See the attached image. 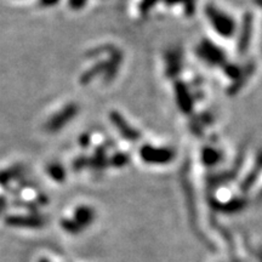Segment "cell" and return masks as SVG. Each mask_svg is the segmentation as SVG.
Instances as JSON below:
<instances>
[{
	"label": "cell",
	"instance_id": "11",
	"mask_svg": "<svg viewBox=\"0 0 262 262\" xmlns=\"http://www.w3.org/2000/svg\"><path fill=\"white\" fill-rule=\"evenodd\" d=\"M261 173H262V149L256 155V158H255V162H254V166L249 170L247 176H245L243 181H242V185L239 186L241 191L243 193H247L250 191V189L254 187L255 183H256L258 178H260Z\"/></svg>",
	"mask_w": 262,
	"mask_h": 262
},
{
	"label": "cell",
	"instance_id": "17",
	"mask_svg": "<svg viewBox=\"0 0 262 262\" xmlns=\"http://www.w3.org/2000/svg\"><path fill=\"white\" fill-rule=\"evenodd\" d=\"M104 70H106V61H98L95 63L93 67L89 68L80 75V84L81 85H88L91 81L96 79L98 75H103Z\"/></svg>",
	"mask_w": 262,
	"mask_h": 262
},
{
	"label": "cell",
	"instance_id": "4",
	"mask_svg": "<svg viewBox=\"0 0 262 262\" xmlns=\"http://www.w3.org/2000/svg\"><path fill=\"white\" fill-rule=\"evenodd\" d=\"M78 113H79V106L77 103L72 102L66 104L61 111L55 113L48 120V123L45 124V129L49 133H57V131L63 129L67 124H70L77 117Z\"/></svg>",
	"mask_w": 262,
	"mask_h": 262
},
{
	"label": "cell",
	"instance_id": "30",
	"mask_svg": "<svg viewBox=\"0 0 262 262\" xmlns=\"http://www.w3.org/2000/svg\"><path fill=\"white\" fill-rule=\"evenodd\" d=\"M257 198L260 199V201H262V189H261L260 192H258V195H257Z\"/></svg>",
	"mask_w": 262,
	"mask_h": 262
},
{
	"label": "cell",
	"instance_id": "3",
	"mask_svg": "<svg viewBox=\"0 0 262 262\" xmlns=\"http://www.w3.org/2000/svg\"><path fill=\"white\" fill-rule=\"evenodd\" d=\"M196 55L209 66H221L224 67L226 63V55L220 47L214 44L209 39H203L201 44L196 47Z\"/></svg>",
	"mask_w": 262,
	"mask_h": 262
},
{
	"label": "cell",
	"instance_id": "12",
	"mask_svg": "<svg viewBox=\"0 0 262 262\" xmlns=\"http://www.w3.org/2000/svg\"><path fill=\"white\" fill-rule=\"evenodd\" d=\"M6 224L14 227L38 228L44 225V220L38 216H10L6 219Z\"/></svg>",
	"mask_w": 262,
	"mask_h": 262
},
{
	"label": "cell",
	"instance_id": "22",
	"mask_svg": "<svg viewBox=\"0 0 262 262\" xmlns=\"http://www.w3.org/2000/svg\"><path fill=\"white\" fill-rule=\"evenodd\" d=\"M224 71H225L226 75L229 77V79H232L233 81L235 79H238V77L242 73V68H239L238 66H235V64L225 63L224 64Z\"/></svg>",
	"mask_w": 262,
	"mask_h": 262
},
{
	"label": "cell",
	"instance_id": "26",
	"mask_svg": "<svg viewBox=\"0 0 262 262\" xmlns=\"http://www.w3.org/2000/svg\"><path fill=\"white\" fill-rule=\"evenodd\" d=\"M90 142H91V135H90V134H83V135H81V136L79 137V143H80V146L84 147V148H86V147H89Z\"/></svg>",
	"mask_w": 262,
	"mask_h": 262
},
{
	"label": "cell",
	"instance_id": "21",
	"mask_svg": "<svg viewBox=\"0 0 262 262\" xmlns=\"http://www.w3.org/2000/svg\"><path fill=\"white\" fill-rule=\"evenodd\" d=\"M159 0H141L139 4V12L141 16H147L155 6L158 4Z\"/></svg>",
	"mask_w": 262,
	"mask_h": 262
},
{
	"label": "cell",
	"instance_id": "8",
	"mask_svg": "<svg viewBox=\"0 0 262 262\" xmlns=\"http://www.w3.org/2000/svg\"><path fill=\"white\" fill-rule=\"evenodd\" d=\"M165 60V75L169 79H175L182 70V51L178 48L166 50L164 55Z\"/></svg>",
	"mask_w": 262,
	"mask_h": 262
},
{
	"label": "cell",
	"instance_id": "23",
	"mask_svg": "<svg viewBox=\"0 0 262 262\" xmlns=\"http://www.w3.org/2000/svg\"><path fill=\"white\" fill-rule=\"evenodd\" d=\"M183 9H185V14L188 17L194 15L195 12V0H185L183 2Z\"/></svg>",
	"mask_w": 262,
	"mask_h": 262
},
{
	"label": "cell",
	"instance_id": "28",
	"mask_svg": "<svg viewBox=\"0 0 262 262\" xmlns=\"http://www.w3.org/2000/svg\"><path fill=\"white\" fill-rule=\"evenodd\" d=\"M183 2H185V0H164V3L169 6H172L176 4H183Z\"/></svg>",
	"mask_w": 262,
	"mask_h": 262
},
{
	"label": "cell",
	"instance_id": "6",
	"mask_svg": "<svg viewBox=\"0 0 262 262\" xmlns=\"http://www.w3.org/2000/svg\"><path fill=\"white\" fill-rule=\"evenodd\" d=\"M110 119L114 125V127L119 131L120 136H122L123 139L131 141V142H136V141H139L141 139L140 131L131 125V124L127 122L125 118H124L119 112H117V111L111 112Z\"/></svg>",
	"mask_w": 262,
	"mask_h": 262
},
{
	"label": "cell",
	"instance_id": "19",
	"mask_svg": "<svg viewBox=\"0 0 262 262\" xmlns=\"http://www.w3.org/2000/svg\"><path fill=\"white\" fill-rule=\"evenodd\" d=\"M21 166H14V168L0 172V185L5 186L6 183H9L11 180L17 178L19 173H21Z\"/></svg>",
	"mask_w": 262,
	"mask_h": 262
},
{
	"label": "cell",
	"instance_id": "25",
	"mask_svg": "<svg viewBox=\"0 0 262 262\" xmlns=\"http://www.w3.org/2000/svg\"><path fill=\"white\" fill-rule=\"evenodd\" d=\"M86 2L88 0H68V5H70V8L72 10L78 11V10L83 9L84 6L86 5Z\"/></svg>",
	"mask_w": 262,
	"mask_h": 262
},
{
	"label": "cell",
	"instance_id": "27",
	"mask_svg": "<svg viewBox=\"0 0 262 262\" xmlns=\"http://www.w3.org/2000/svg\"><path fill=\"white\" fill-rule=\"evenodd\" d=\"M60 3V0H40V5L44 8H51Z\"/></svg>",
	"mask_w": 262,
	"mask_h": 262
},
{
	"label": "cell",
	"instance_id": "7",
	"mask_svg": "<svg viewBox=\"0 0 262 262\" xmlns=\"http://www.w3.org/2000/svg\"><path fill=\"white\" fill-rule=\"evenodd\" d=\"M173 91H175L176 104H178L179 110L183 114H191L193 112V108H194V98L189 93L187 85L181 80L175 81Z\"/></svg>",
	"mask_w": 262,
	"mask_h": 262
},
{
	"label": "cell",
	"instance_id": "20",
	"mask_svg": "<svg viewBox=\"0 0 262 262\" xmlns=\"http://www.w3.org/2000/svg\"><path fill=\"white\" fill-rule=\"evenodd\" d=\"M129 162H130V156L127 155V153L119 152L108 160V164H111L113 168L119 169V168H124V166H125Z\"/></svg>",
	"mask_w": 262,
	"mask_h": 262
},
{
	"label": "cell",
	"instance_id": "5",
	"mask_svg": "<svg viewBox=\"0 0 262 262\" xmlns=\"http://www.w3.org/2000/svg\"><path fill=\"white\" fill-rule=\"evenodd\" d=\"M254 33V16L250 12H247L242 19L241 29H239L237 50L241 55H245L250 48L251 38Z\"/></svg>",
	"mask_w": 262,
	"mask_h": 262
},
{
	"label": "cell",
	"instance_id": "10",
	"mask_svg": "<svg viewBox=\"0 0 262 262\" xmlns=\"http://www.w3.org/2000/svg\"><path fill=\"white\" fill-rule=\"evenodd\" d=\"M210 203L215 210L225 212V214H235V212L244 210L248 205L247 198L244 196H235L225 203L216 201V199H210Z\"/></svg>",
	"mask_w": 262,
	"mask_h": 262
},
{
	"label": "cell",
	"instance_id": "15",
	"mask_svg": "<svg viewBox=\"0 0 262 262\" xmlns=\"http://www.w3.org/2000/svg\"><path fill=\"white\" fill-rule=\"evenodd\" d=\"M95 219V211L93 208L86 205H81L75 209L74 211V222L78 225V227L83 229L86 226H89Z\"/></svg>",
	"mask_w": 262,
	"mask_h": 262
},
{
	"label": "cell",
	"instance_id": "14",
	"mask_svg": "<svg viewBox=\"0 0 262 262\" xmlns=\"http://www.w3.org/2000/svg\"><path fill=\"white\" fill-rule=\"evenodd\" d=\"M108 166L107 148L106 146H100L95 150L94 156L88 158V168L94 169L95 171H101Z\"/></svg>",
	"mask_w": 262,
	"mask_h": 262
},
{
	"label": "cell",
	"instance_id": "29",
	"mask_svg": "<svg viewBox=\"0 0 262 262\" xmlns=\"http://www.w3.org/2000/svg\"><path fill=\"white\" fill-rule=\"evenodd\" d=\"M5 205H6V201H5V198H3V196H0V212H2L3 210H4Z\"/></svg>",
	"mask_w": 262,
	"mask_h": 262
},
{
	"label": "cell",
	"instance_id": "9",
	"mask_svg": "<svg viewBox=\"0 0 262 262\" xmlns=\"http://www.w3.org/2000/svg\"><path fill=\"white\" fill-rule=\"evenodd\" d=\"M123 63V52L119 49L113 47L108 54V60L106 61V70L103 73L104 83H111L119 73L120 66Z\"/></svg>",
	"mask_w": 262,
	"mask_h": 262
},
{
	"label": "cell",
	"instance_id": "16",
	"mask_svg": "<svg viewBox=\"0 0 262 262\" xmlns=\"http://www.w3.org/2000/svg\"><path fill=\"white\" fill-rule=\"evenodd\" d=\"M201 160L203 165L208 166V168H212V166L221 163L222 153L219 149L214 148V147H204L201 152Z\"/></svg>",
	"mask_w": 262,
	"mask_h": 262
},
{
	"label": "cell",
	"instance_id": "1",
	"mask_svg": "<svg viewBox=\"0 0 262 262\" xmlns=\"http://www.w3.org/2000/svg\"><path fill=\"white\" fill-rule=\"evenodd\" d=\"M205 15L219 35L224 38H232L235 34L237 25L234 18H232L225 11L216 8L215 5H208L205 8Z\"/></svg>",
	"mask_w": 262,
	"mask_h": 262
},
{
	"label": "cell",
	"instance_id": "18",
	"mask_svg": "<svg viewBox=\"0 0 262 262\" xmlns=\"http://www.w3.org/2000/svg\"><path fill=\"white\" fill-rule=\"evenodd\" d=\"M47 171L49 176L56 182H63L66 180V170L61 164L58 163H52L50 165H48Z\"/></svg>",
	"mask_w": 262,
	"mask_h": 262
},
{
	"label": "cell",
	"instance_id": "24",
	"mask_svg": "<svg viewBox=\"0 0 262 262\" xmlns=\"http://www.w3.org/2000/svg\"><path fill=\"white\" fill-rule=\"evenodd\" d=\"M85 168H88V157H78L73 162V169L75 171H80Z\"/></svg>",
	"mask_w": 262,
	"mask_h": 262
},
{
	"label": "cell",
	"instance_id": "13",
	"mask_svg": "<svg viewBox=\"0 0 262 262\" xmlns=\"http://www.w3.org/2000/svg\"><path fill=\"white\" fill-rule=\"evenodd\" d=\"M255 72V64L254 63H248L245 67H243V70H242V73L241 75L238 77V79H235L234 81H232V84L229 85L227 93L228 95H235L238 94L239 91H241L242 88L244 86L245 84L248 83V80L250 79L251 75L254 74Z\"/></svg>",
	"mask_w": 262,
	"mask_h": 262
},
{
	"label": "cell",
	"instance_id": "2",
	"mask_svg": "<svg viewBox=\"0 0 262 262\" xmlns=\"http://www.w3.org/2000/svg\"><path fill=\"white\" fill-rule=\"evenodd\" d=\"M140 157L146 164L150 165H165L171 163L175 158L173 149L168 147H155L152 145H145L141 147Z\"/></svg>",
	"mask_w": 262,
	"mask_h": 262
}]
</instances>
